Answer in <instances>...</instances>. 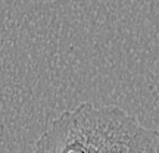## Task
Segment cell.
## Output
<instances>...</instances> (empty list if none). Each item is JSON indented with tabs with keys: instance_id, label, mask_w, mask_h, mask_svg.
Listing matches in <instances>:
<instances>
[{
	"instance_id": "6da1fadb",
	"label": "cell",
	"mask_w": 159,
	"mask_h": 153,
	"mask_svg": "<svg viewBox=\"0 0 159 153\" xmlns=\"http://www.w3.org/2000/svg\"><path fill=\"white\" fill-rule=\"evenodd\" d=\"M35 153H159V131L118 106L83 102L52 119Z\"/></svg>"
}]
</instances>
